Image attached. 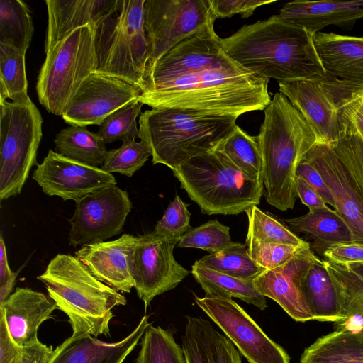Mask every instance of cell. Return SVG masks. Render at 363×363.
Wrapping results in <instances>:
<instances>
[{
  "mask_svg": "<svg viewBox=\"0 0 363 363\" xmlns=\"http://www.w3.org/2000/svg\"><path fill=\"white\" fill-rule=\"evenodd\" d=\"M172 326L150 325L140 340L135 363H186L182 347L174 340Z\"/></svg>",
  "mask_w": 363,
  "mask_h": 363,
  "instance_id": "8d00e7d4",
  "label": "cell"
},
{
  "mask_svg": "<svg viewBox=\"0 0 363 363\" xmlns=\"http://www.w3.org/2000/svg\"><path fill=\"white\" fill-rule=\"evenodd\" d=\"M21 350L12 339L4 318L0 315V363H12Z\"/></svg>",
  "mask_w": 363,
  "mask_h": 363,
  "instance_id": "681fc988",
  "label": "cell"
},
{
  "mask_svg": "<svg viewBox=\"0 0 363 363\" xmlns=\"http://www.w3.org/2000/svg\"><path fill=\"white\" fill-rule=\"evenodd\" d=\"M257 136L262 160L263 194L267 202L285 211L298 198L296 169L317 143L315 133L301 113L281 93H276L264 110Z\"/></svg>",
  "mask_w": 363,
  "mask_h": 363,
  "instance_id": "3957f363",
  "label": "cell"
},
{
  "mask_svg": "<svg viewBox=\"0 0 363 363\" xmlns=\"http://www.w3.org/2000/svg\"><path fill=\"white\" fill-rule=\"evenodd\" d=\"M279 92L301 113L317 137L333 145L341 136L345 106L363 91V86L327 76L320 80L279 82Z\"/></svg>",
  "mask_w": 363,
  "mask_h": 363,
  "instance_id": "30bf717a",
  "label": "cell"
},
{
  "mask_svg": "<svg viewBox=\"0 0 363 363\" xmlns=\"http://www.w3.org/2000/svg\"><path fill=\"white\" fill-rule=\"evenodd\" d=\"M53 349L40 341L30 347H23L12 363H48Z\"/></svg>",
  "mask_w": 363,
  "mask_h": 363,
  "instance_id": "f907efd6",
  "label": "cell"
},
{
  "mask_svg": "<svg viewBox=\"0 0 363 363\" xmlns=\"http://www.w3.org/2000/svg\"><path fill=\"white\" fill-rule=\"evenodd\" d=\"M313 38L327 75L363 86V37L318 32Z\"/></svg>",
  "mask_w": 363,
  "mask_h": 363,
  "instance_id": "d4e9b609",
  "label": "cell"
},
{
  "mask_svg": "<svg viewBox=\"0 0 363 363\" xmlns=\"http://www.w3.org/2000/svg\"><path fill=\"white\" fill-rule=\"evenodd\" d=\"M32 178L43 193L74 201L83 196L116 185L114 176L101 167L84 164L50 150Z\"/></svg>",
  "mask_w": 363,
  "mask_h": 363,
  "instance_id": "2e32d148",
  "label": "cell"
},
{
  "mask_svg": "<svg viewBox=\"0 0 363 363\" xmlns=\"http://www.w3.org/2000/svg\"><path fill=\"white\" fill-rule=\"evenodd\" d=\"M180 238L152 231L138 237L133 255L134 288L147 308L152 299L174 289L189 274L174 257Z\"/></svg>",
  "mask_w": 363,
  "mask_h": 363,
  "instance_id": "5bb4252c",
  "label": "cell"
},
{
  "mask_svg": "<svg viewBox=\"0 0 363 363\" xmlns=\"http://www.w3.org/2000/svg\"><path fill=\"white\" fill-rule=\"evenodd\" d=\"M196 305L222 330L249 363H290V357L270 339L232 298L194 296Z\"/></svg>",
  "mask_w": 363,
  "mask_h": 363,
  "instance_id": "7c38bea8",
  "label": "cell"
},
{
  "mask_svg": "<svg viewBox=\"0 0 363 363\" xmlns=\"http://www.w3.org/2000/svg\"><path fill=\"white\" fill-rule=\"evenodd\" d=\"M331 145L348 169L363 200V141L357 135H345Z\"/></svg>",
  "mask_w": 363,
  "mask_h": 363,
  "instance_id": "7bdbcfd3",
  "label": "cell"
},
{
  "mask_svg": "<svg viewBox=\"0 0 363 363\" xmlns=\"http://www.w3.org/2000/svg\"><path fill=\"white\" fill-rule=\"evenodd\" d=\"M132 207L128 191L116 185L78 199L74 214L68 219L69 245H91L120 234Z\"/></svg>",
  "mask_w": 363,
  "mask_h": 363,
  "instance_id": "4fadbf2b",
  "label": "cell"
},
{
  "mask_svg": "<svg viewBox=\"0 0 363 363\" xmlns=\"http://www.w3.org/2000/svg\"><path fill=\"white\" fill-rule=\"evenodd\" d=\"M48 29L46 54L72 31L94 26L116 6L117 0H46Z\"/></svg>",
  "mask_w": 363,
  "mask_h": 363,
  "instance_id": "cb8c5ba5",
  "label": "cell"
},
{
  "mask_svg": "<svg viewBox=\"0 0 363 363\" xmlns=\"http://www.w3.org/2000/svg\"><path fill=\"white\" fill-rule=\"evenodd\" d=\"M140 94V88L130 82L93 72L71 98L62 118L70 125H99L108 116L139 99Z\"/></svg>",
  "mask_w": 363,
  "mask_h": 363,
  "instance_id": "9a60e30c",
  "label": "cell"
},
{
  "mask_svg": "<svg viewBox=\"0 0 363 363\" xmlns=\"http://www.w3.org/2000/svg\"><path fill=\"white\" fill-rule=\"evenodd\" d=\"M323 264L335 286L344 320L342 326L352 332L363 331V264Z\"/></svg>",
  "mask_w": 363,
  "mask_h": 363,
  "instance_id": "4316f807",
  "label": "cell"
},
{
  "mask_svg": "<svg viewBox=\"0 0 363 363\" xmlns=\"http://www.w3.org/2000/svg\"><path fill=\"white\" fill-rule=\"evenodd\" d=\"M151 156L148 146L142 140L129 139L121 147L108 151L101 168L110 173L117 172L131 177Z\"/></svg>",
  "mask_w": 363,
  "mask_h": 363,
  "instance_id": "60d3db41",
  "label": "cell"
},
{
  "mask_svg": "<svg viewBox=\"0 0 363 363\" xmlns=\"http://www.w3.org/2000/svg\"><path fill=\"white\" fill-rule=\"evenodd\" d=\"M278 15L313 35L330 25L351 29L357 21L363 19V0L294 1L286 3Z\"/></svg>",
  "mask_w": 363,
  "mask_h": 363,
  "instance_id": "603a6c76",
  "label": "cell"
},
{
  "mask_svg": "<svg viewBox=\"0 0 363 363\" xmlns=\"http://www.w3.org/2000/svg\"><path fill=\"white\" fill-rule=\"evenodd\" d=\"M216 18H229L239 13L248 18L262 6L274 2V0H210Z\"/></svg>",
  "mask_w": 363,
  "mask_h": 363,
  "instance_id": "f6af8a7d",
  "label": "cell"
},
{
  "mask_svg": "<svg viewBox=\"0 0 363 363\" xmlns=\"http://www.w3.org/2000/svg\"><path fill=\"white\" fill-rule=\"evenodd\" d=\"M230 228L217 220H211L192 228L180 238L179 247L198 248L212 254L233 245Z\"/></svg>",
  "mask_w": 363,
  "mask_h": 363,
  "instance_id": "ab89813d",
  "label": "cell"
},
{
  "mask_svg": "<svg viewBox=\"0 0 363 363\" xmlns=\"http://www.w3.org/2000/svg\"><path fill=\"white\" fill-rule=\"evenodd\" d=\"M48 296L69 318L72 335H110L112 310L125 297L96 279L75 256L57 254L38 277Z\"/></svg>",
  "mask_w": 363,
  "mask_h": 363,
  "instance_id": "5b68a950",
  "label": "cell"
},
{
  "mask_svg": "<svg viewBox=\"0 0 363 363\" xmlns=\"http://www.w3.org/2000/svg\"><path fill=\"white\" fill-rule=\"evenodd\" d=\"M56 309L55 302L49 296L29 288L18 287L0 305V315L13 341L23 348L40 342L38 330L44 321L52 318Z\"/></svg>",
  "mask_w": 363,
  "mask_h": 363,
  "instance_id": "44dd1931",
  "label": "cell"
},
{
  "mask_svg": "<svg viewBox=\"0 0 363 363\" xmlns=\"http://www.w3.org/2000/svg\"><path fill=\"white\" fill-rule=\"evenodd\" d=\"M216 19L210 0H145L143 21L149 47L146 71L180 41L213 25Z\"/></svg>",
  "mask_w": 363,
  "mask_h": 363,
  "instance_id": "8fae6325",
  "label": "cell"
},
{
  "mask_svg": "<svg viewBox=\"0 0 363 363\" xmlns=\"http://www.w3.org/2000/svg\"><path fill=\"white\" fill-rule=\"evenodd\" d=\"M289 228L313 240L315 247L326 248L345 242H354L347 224L335 210L328 206L309 210L301 216L284 220Z\"/></svg>",
  "mask_w": 363,
  "mask_h": 363,
  "instance_id": "83f0119b",
  "label": "cell"
},
{
  "mask_svg": "<svg viewBox=\"0 0 363 363\" xmlns=\"http://www.w3.org/2000/svg\"><path fill=\"white\" fill-rule=\"evenodd\" d=\"M150 324L145 315L125 338L106 342L91 335H72L57 346L48 363H123Z\"/></svg>",
  "mask_w": 363,
  "mask_h": 363,
  "instance_id": "7402d4cb",
  "label": "cell"
},
{
  "mask_svg": "<svg viewBox=\"0 0 363 363\" xmlns=\"http://www.w3.org/2000/svg\"><path fill=\"white\" fill-rule=\"evenodd\" d=\"M20 270L15 272V274L6 283L0 286V305H1L11 294L13 287L16 283V277Z\"/></svg>",
  "mask_w": 363,
  "mask_h": 363,
  "instance_id": "db71d44e",
  "label": "cell"
},
{
  "mask_svg": "<svg viewBox=\"0 0 363 363\" xmlns=\"http://www.w3.org/2000/svg\"><path fill=\"white\" fill-rule=\"evenodd\" d=\"M296 177L307 182L320 195L326 204L335 208L333 199L322 176L311 163L303 158L297 167Z\"/></svg>",
  "mask_w": 363,
  "mask_h": 363,
  "instance_id": "c3c4849f",
  "label": "cell"
},
{
  "mask_svg": "<svg viewBox=\"0 0 363 363\" xmlns=\"http://www.w3.org/2000/svg\"><path fill=\"white\" fill-rule=\"evenodd\" d=\"M182 347L186 363H242L233 342L201 317L186 316Z\"/></svg>",
  "mask_w": 363,
  "mask_h": 363,
  "instance_id": "484cf974",
  "label": "cell"
},
{
  "mask_svg": "<svg viewBox=\"0 0 363 363\" xmlns=\"http://www.w3.org/2000/svg\"><path fill=\"white\" fill-rule=\"evenodd\" d=\"M318 259L309 248L277 268L264 270L253 279L255 287L262 295L277 302L294 320H315L302 292L301 283L310 266Z\"/></svg>",
  "mask_w": 363,
  "mask_h": 363,
  "instance_id": "d6986e66",
  "label": "cell"
},
{
  "mask_svg": "<svg viewBox=\"0 0 363 363\" xmlns=\"http://www.w3.org/2000/svg\"><path fill=\"white\" fill-rule=\"evenodd\" d=\"M138 237L123 234L118 239L84 245L78 258L99 280L117 291L134 287L133 255Z\"/></svg>",
  "mask_w": 363,
  "mask_h": 363,
  "instance_id": "ffe728a7",
  "label": "cell"
},
{
  "mask_svg": "<svg viewBox=\"0 0 363 363\" xmlns=\"http://www.w3.org/2000/svg\"><path fill=\"white\" fill-rule=\"evenodd\" d=\"M320 174L335 203L334 210L363 243V200L354 182L333 146L317 142L303 156Z\"/></svg>",
  "mask_w": 363,
  "mask_h": 363,
  "instance_id": "e0dca14e",
  "label": "cell"
},
{
  "mask_svg": "<svg viewBox=\"0 0 363 363\" xmlns=\"http://www.w3.org/2000/svg\"><path fill=\"white\" fill-rule=\"evenodd\" d=\"M42 116L30 97L0 100V199L18 195L37 164Z\"/></svg>",
  "mask_w": 363,
  "mask_h": 363,
  "instance_id": "ba28073f",
  "label": "cell"
},
{
  "mask_svg": "<svg viewBox=\"0 0 363 363\" xmlns=\"http://www.w3.org/2000/svg\"><path fill=\"white\" fill-rule=\"evenodd\" d=\"M191 274L206 296L237 298L263 311L266 297L256 289L253 279H238L194 262Z\"/></svg>",
  "mask_w": 363,
  "mask_h": 363,
  "instance_id": "4dcf8cb0",
  "label": "cell"
},
{
  "mask_svg": "<svg viewBox=\"0 0 363 363\" xmlns=\"http://www.w3.org/2000/svg\"><path fill=\"white\" fill-rule=\"evenodd\" d=\"M221 44L228 57L268 80H320L328 76L313 35L278 14L244 25L230 36L221 38Z\"/></svg>",
  "mask_w": 363,
  "mask_h": 363,
  "instance_id": "7a4b0ae2",
  "label": "cell"
},
{
  "mask_svg": "<svg viewBox=\"0 0 363 363\" xmlns=\"http://www.w3.org/2000/svg\"><path fill=\"white\" fill-rule=\"evenodd\" d=\"M296 189L297 196L300 199L301 203L306 206L309 210L328 207L320 195L307 182L298 177H296Z\"/></svg>",
  "mask_w": 363,
  "mask_h": 363,
  "instance_id": "816d5d0a",
  "label": "cell"
},
{
  "mask_svg": "<svg viewBox=\"0 0 363 363\" xmlns=\"http://www.w3.org/2000/svg\"><path fill=\"white\" fill-rule=\"evenodd\" d=\"M96 69L94 32L91 26H86L46 53L36 84L40 103L49 113L62 116L82 83Z\"/></svg>",
  "mask_w": 363,
  "mask_h": 363,
  "instance_id": "9c48e42d",
  "label": "cell"
},
{
  "mask_svg": "<svg viewBox=\"0 0 363 363\" xmlns=\"http://www.w3.org/2000/svg\"><path fill=\"white\" fill-rule=\"evenodd\" d=\"M189 204L177 195L169 204L162 218L157 223L154 232L170 237L181 238L192 228Z\"/></svg>",
  "mask_w": 363,
  "mask_h": 363,
  "instance_id": "ee69618b",
  "label": "cell"
},
{
  "mask_svg": "<svg viewBox=\"0 0 363 363\" xmlns=\"http://www.w3.org/2000/svg\"><path fill=\"white\" fill-rule=\"evenodd\" d=\"M54 142L57 153L96 167H101L108 152L101 138L85 127L69 125L56 135Z\"/></svg>",
  "mask_w": 363,
  "mask_h": 363,
  "instance_id": "1f68e13d",
  "label": "cell"
},
{
  "mask_svg": "<svg viewBox=\"0 0 363 363\" xmlns=\"http://www.w3.org/2000/svg\"><path fill=\"white\" fill-rule=\"evenodd\" d=\"M269 80L232 59L170 79L143 84L139 100L153 108L193 109L240 116L271 101Z\"/></svg>",
  "mask_w": 363,
  "mask_h": 363,
  "instance_id": "6da1fadb",
  "label": "cell"
},
{
  "mask_svg": "<svg viewBox=\"0 0 363 363\" xmlns=\"http://www.w3.org/2000/svg\"><path fill=\"white\" fill-rule=\"evenodd\" d=\"M145 0H117L114 10L92 26L96 72L141 87L149 47L144 28Z\"/></svg>",
  "mask_w": 363,
  "mask_h": 363,
  "instance_id": "52a82bcc",
  "label": "cell"
},
{
  "mask_svg": "<svg viewBox=\"0 0 363 363\" xmlns=\"http://www.w3.org/2000/svg\"><path fill=\"white\" fill-rule=\"evenodd\" d=\"M34 33L28 5L21 0L0 1V43L26 52Z\"/></svg>",
  "mask_w": 363,
  "mask_h": 363,
  "instance_id": "d6a6232c",
  "label": "cell"
},
{
  "mask_svg": "<svg viewBox=\"0 0 363 363\" xmlns=\"http://www.w3.org/2000/svg\"><path fill=\"white\" fill-rule=\"evenodd\" d=\"M196 264L238 279H254L264 269L250 256L246 244L236 242L203 256Z\"/></svg>",
  "mask_w": 363,
  "mask_h": 363,
  "instance_id": "e575fe53",
  "label": "cell"
},
{
  "mask_svg": "<svg viewBox=\"0 0 363 363\" xmlns=\"http://www.w3.org/2000/svg\"><path fill=\"white\" fill-rule=\"evenodd\" d=\"M216 150L223 153L249 178L262 179V160L257 136L248 135L236 125Z\"/></svg>",
  "mask_w": 363,
  "mask_h": 363,
  "instance_id": "836d02e7",
  "label": "cell"
},
{
  "mask_svg": "<svg viewBox=\"0 0 363 363\" xmlns=\"http://www.w3.org/2000/svg\"><path fill=\"white\" fill-rule=\"evenodd\" d=\"M301 290L315 320L339 323L344 320L337 295L329 274L318 259L305 274Z\"/></svg>",
  "mask_w": 363,
  "mask_h": 363,
  "instance_id": "f1b7e54d",
  "label": "cell"
},
{
  "mask_svg": "<svg viewBox=\"0 0 363 363\" xmlns=\"http://www.w3.org/2000/svg\"><path fill=\"white\" fill-rule=\"evenodd\" d=\"M227 57L213 25L180 41L160 58L144 75L141 86L191 72ZM141 88V87H140Z\"/></svg>",
  "mask_w": 363,
  "mask_h": 363,
  "instance_id": "ac0fdd59",
  "label": "cell"
},
{
  "mask_svg": "<svg viewBox=\"0 0 363 363\" xmlns=\"http://www.w3.org/2000/svg\"><path fill=\"white\" fill-rule=\"evenodd\" d=\"M327 261L340 264H363V243L350 242L330 246L323 251Z\"/></svg>",
  "mask_w": 363,
  "mask_h": 363,
  "instance_id": "7dc6e473",
  "label": "cell"
},
{
  "mask_svg": "<svg viewBox=\"0 0 363 363\" xmlns=\"http://www.w3.org/2000/svg\"><path fill=\"white\" fill-rule=\"evenodd\" d=\"M172 172L204 214H239L259 204L263 194L262 179L249 178L216 150L194 157Z\"/></svg>",
  "mask_w": 363,
  "mask_h": 363,
  "instance_id": "8992f818",
  "label": "cell"
},
{
  "mask_svg": "<svg viewBox=\"0 0 363 363\" xmlns=\"http://www.w3.org/2000/svg\"><path fill=\"white\" fill-rule=\"evenodd\" d=\"M300 363H363V332L336 330L306 347Z\"/></svg>",
  "mask_w": 363,
  "mask_h": 363,
  "instance_id": "f546056e",
  "label": "cell"
},
{
  "mask_svg": "<svg viewBox=\"0 0 363 363\" xmlns=\"http://www.w3.org/2000/svg\"><path fill=\"white\" fill-rule=\"evenodd\" d=\"M250 257L264 270L277 268L301 252L311 248L303 246L252 241L246 243Z\"/></svg>",
  "mask_w": 363,
  "mask_h": 363,
  "instance_id": "b9f144b4",
  "label": "cell"
},
{
  "mask_svg": "<svg viewBox=\"0 0 363 363\" xmlns=\"http://www.w3.org/2000/svg\"><path fill=\"white\" fill-rule=\"evenodd\" d=\"M248 231L246 243L256 241L294 246H303L308 242L298 238L286 225L271 213L253 206L246 211Z\"/></svg>",
  "mask_w": 363,
  "mask_h": 363,
  "instance_id": "74e56055",
  "label": "cell"
},
{
  "mask_svg": "<svg viewBox=\"0 0 363 363\" xmlns=\"http://www.w3.org/2000/svg\"><path fill=\"white\" fill-rule=\"evenodd\" d=\"M15 272H13L9 266L7 257L6 247L3 238L0 237V286L6 283L11 277L13 276Z\"/></svg>",
  "mask_w": 363,
  "mask_h": 363,
  "instance_id": "f5cc1de1",
  "label": "cell"
},
{
  "mask_svg": "<svg viewBox=\"0 0 363 363\" xmlns=\"http://www.w3.org/2000/svg\"><path fill=\"white\" fill-rule=\"evenodd\" d=\"M26 52L0 43V100L24 101L29 98Z\"/></svg>",
  "mask_w": 363,
  "mask_h": 363,
  "instance_id": "d590c367",
  "label": "cell"
},
{
  "mask_svg": "<svg viewBox=\"0 0 363 363\" xmlns=\"http://www.w3.org/2000/svg\"><path fill=\"white\" fill-rule=\"evenodd\" d=\"M353 135L363 141V91L344 108L341 116V136Z\"/></svg>",
  "mask_w": 363,
  "mask_h": 363,
  "instance_id": "bcb514c9",
  "label": "cell"
},
{
  "mask_svg": "<svg viewBox=\"0 0 363 363\" xmlns=\"http://www.w3.org/2000/svg\"><path fill=\"white\" fill-rule=\"evenodd\" d=\"M143 105L138 99L117 109L99 125L96 134L105 143H111L118 140L123 142L139 138L136 118L142 113Z\"/></svg>",
  "mask_w": 363,
  "mask_h": 363,
  "instance_id": "f35d334b",
  "label": "cell"
},
{
  "mask_svg": "<svg viewBox=\"0 0 363 363\" xmlns=\"http://www.w3.org/2000/svg\"><path fill=\"white\" fill-rule=\"evenodd\" d=\"M238 116L193 109L153 108L139 118V138L153 164L172 171L190 159L215 150L235 130Z\"/></svg>",
  "mask_w": 363,
  "mask_h": 363,
  "instance_id": "277c9868",
  "label": "cell"
}]
</instances>
